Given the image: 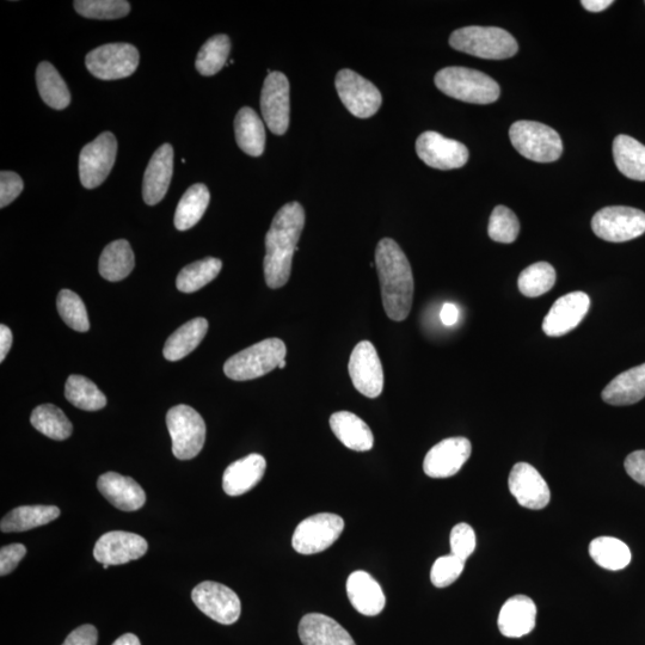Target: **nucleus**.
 <instances>
[{"mask_svg":"<svg viewBox=\"0 0 645 645\" xmlns=\"http://www.w3.org/2000/svg\"><path fill=\"white\" fill-rule=\"evenodd\" d=\"M137 47L129 43H109L86 55L85 65L92 76L102 81H115L132 76L139 66Z\"/></svg>","mask_w":645,"mask_h":645,"instance_id":"8","label":"nucleus"},{"mask_svg":"<svg viewBox=\"0 0 645 645\" xmlns=\"http://www.w3.org/2000/svg\"><path fill=\"white\" fill-rule=\"evenodd\" d=\"M471 452V442L466 438L442 440L427 453L423 470L430 478L452 477L462 470Z\"/></svg>","mask_w":645,"mask_h":645,"instance_id":"18","label":"nucleus"},{"mask_svg":"<svg viewBox=\"0 0 645 645\" xmlns=\"http://www.w3.org/2000/svg\"><path fill=\"white\" fill-rule=\"evenodd\" d=\"M98 632L94 625H82L67 636L63 645H96Z\"/></svg>","mask_w":645,"mask_h":645,"instance_id":"50","label":"nucleus"},{"mask_svg":"<svg viewBox=\"0 0 645 645\" xmlns=\"http://www.w3.org/2000/svg\"><path fill=\"white\" fill-rule=\"evenodd\" d=\"M376 267L386 315L392 321L403 322L413 306L415 290L408 257L393 239L384 238L377 245Z\"/></svg>","mask_w":645,"mask_h":645,"instance_id":"2","label":"nucleus"},{"mask_svg":"<svg viewBox=\"0 0 645 645\" xmlns=\"http://www.w3.org/2000/svg\"><path fill=\"white\" fill-rule=\"evenodd\" d=\"M210 190L205 184L198 183L190 187L178 202L175 213L177 230L187 231L199 223L210 205Z\"/></svg>","mask_w":645,"mask_h":645,"instance_id":"34","label":"nucleus"},{"mask_svg":"<svg viewBox=\"0 0 645 645\" xmlns=\"http://www.w3.org/2000/svg\"><path fill=\"white\" fill-rule=\"evenodd\" d=\"M60 509L55 506H22L4 516L0 530L4 533L26 532L58 519Z\"/></svg>","mask_w":645,"mask_h":645,"instance_id":"32","label":"nucleus"},{"mask_svg":"<svg viewBox=\"0 0 645 645\" xmlns=\"http://www.w3.org/2000/svg\"><path fill=\"white\" fill-rule=\"evenodd\" d=\"M26 555L27 548L23 544L3 546L0 550V575L6 576L12 573Z\"/></svg>","mask_w":645,"mask_h":645,"instance_id":"48","label":"nucleus"},{"mask_svg":"<svg viewBox=\"0 0 645 645\" xmlns=\"http://www.w3.org/2000/svg\"><path fill=\"white\" fill-rule=\"evenodd\" d=\"M514 149L530 161L551 163L563 153L559 134L549 126L534 121H518L509 129Z\"/></svg>","mask_w":645,"mask_h":645,"instance_id":"6","label":"nucleus"},{"mask_svg":"<svg viewBox=\"0 0 645 645\" xmlns=\"http://www.w3.org/2000/svg\"><path fill=\"white\" fill-rule=\"evenodd\" d=\"M287 349L284 341L268 339L254 344L242 352L233 355L224 365V373L236 382H247L266 376L279 368L286 358Z\"/></svg>","mask_w":645,"mask_h":645,"instance_id":"5","label":"nucleus"},{"mask_svg":"<svg viewBox=\"0 0 645 645\" xmlns=\"http://www.w3.org/2000/svg\"><path fill=\"white\" fill-rule=\"evenodd\" d=\"M435 85L445 95L473 104L494 103L501 92L499 84L485 73L457 66L436 73Z\"/></svg>","mask_w":645,"mask_h":645,"instance_id":"3","label":"nucleus"},{"mask_svg":"<svg viewBox=\"0 0 645 645\" xmlns=\"http://www.w3.org/2000/svg\"><path fill=\"white\" fill-rule=\"evenodd\" d=\"M24 183L20 175L12 171L0 174V208L9 206L23 192Z\"/></svg>","mask_w":645,"mask_h":645,"instance_id":"47","label":"nucleus"},{"mask_svg":"<svg viewBox=\"0 0 645 645\" xmlns=\"http://www.w3.org/2000/svg\"><path fill=\"white\" fill-rule=\"evenodd\" d=\"M520 232L518 217L506 206H497L490 215L489 237L497 243L511 244L516 241Z\"/></svg>","mask_w":645,"mask_h":645,"instance_id":"44","label":"nucleus"},{"mask_svg":"<svg viewBox=\"0 0 645 645\" xmlns=\"http://www.w3.org/2000/svg\"><path fill=\"white\" fill-rule=\"evenodd\" d=\"M556 270L548 262L531 264L519 276L518 286L521 294L528 298L543 296L554 288Z\"/></svg>","mask_w":645,"mask_h":645,"instance_id":"41","label":"nucleus"},{"mask_svg":"<svg viewBox=\"0 0 645 645\" xmlns=\"http://www.w3.org/2000/svg\"><path fill=\"white\" fill-rule=\"evenodd\" d=\"M508 485L521 507L539 511L549 505L551 500L549 485L538 470L530 464H515L509 475Z\"/></svg>","mask_w":645,"mask_h":645,"instance_id":"17","label":"nucleus"},{"mask_svg":"<svg viewBox=\"0 0 645 645\" xmlns=\"http://www.w3.org/2000/svg\"><path fill=\"white\" fill-rule=\"evenodd\" d=\"M113 645H141L139 638L133 634H126L116 640Z\"/></svg>","mask_w":645,"mask_h":645,"instance_id":"54","label":"nucleus"},{"mask_svg":"<svg viewBox=\"0 0 645 645\" xmlns=\"http://www.w3.org/2000/svg\"><path fill=\"white\" fill-rule=\"evenodd\" d=\"M537 606L526 595H515L502 606L499 629L508 638L524 637L536 628Z\"/></svg>","mask_w":645,"mask_h":645,"instance_id":"25","label":"nucleus"},{"mask_svg":"<svg viewBox=\"0 0 645 645\" xmlns=\"http://www.w3.org/2000/svg\"><path fill=\"white\" fill-rule=\"evenodd\" d=\"M589 555L599 567L606 570H623L631 562L629 546L617 538L600 537L589 545Z\"/></svg>","mask_w":645,"mask_h":645,"instance_id":"36","label":"nucleus"},{"mask_svg":"<svg viewBox=\"0 0 645 645\" xmlns=\"http://www.w3.org/2000/svg\"><path fill=\"white\" fill-rule=\"evenodd\" d=\"M285 367H286V361L285 360L281 361L280 365H279V368H281V370H284Z\"/></svg>","mask_w":645,"mask_h":645,"instance_id":"55","label":"nucleus"},{"mask_svg":"<svg viewBox=\"0 0 645 645\" xmlns=\"http://www.w3.org/2000/svg\"><path fill=\"white\" fill-rule=\"evenodd\" d=\"M116 153H118V140L110 132H104L85 145L79 156V178L83 187L95 189L107 180L112 171Z\"/></svg>","mask_w":645,"mask_h":645,"instance_id":"11","label":"nucleus"},{"mask_svg":"<svg viewBox=\"0 0 645 645\" xmlns=\"http://www.w3.org/2000/svg\"><path fill=\"white\" fill-rule=\"evenodd\" d=\"M73 5L79 15L92 20H118L131 11L126 0H76Z\"/></svg>","mask_w":645,"mask_h":645,"instance_id":"42","label":"nucleus"},{"mask_svg":"<svg viewBox=\"0 0 645 645\" xmlns=\"http://www.w3.org/2000/svg\"><path fill=\"white\" fill-rule=\"evenodd\" d=\"M30 422L41 434L57 441L69 439L73 432L72 423L64 411L53 404H43L35 408Z\"/></svg>","mask_w":645,"mask_h":645,"instance_id":"37","label":"nucleus"},{"mask_svg":"<svg viewBox=\"0 0 645 645\" xmlns=\"http://www.w3.org/2000/svg\"><path fill=\"white\" fill-rule=\"evenodd\" d=\"M263 119L270 131L284 135L290 126V82L284 73L274 71L264 81L261 94Z\"/></svg>","mask_w":645,"mask_h":645,"instance_id":"15","label":"nucleus"},{"mask_svg":"<svg viewBox=\"0 0 645 645\" xmlns=\"http://www.w3.org/2000/svg\"><path fill=\"white\" fill-rule=\"evenodd\" d=\"M230 52L231 40L229 36L224 34L212 36L200 49L195 63L196 70L200 75L206 77L217 75L226 65Z\"/></svg>","mask_w":645,"mask_h":645,"instance_id":"40","label":"nucleus"},{"mask_svg":"<svg viewBox=\"0 0 645 645\" xmlns=\"http://www.w3.org/2000/svg\"><path fill=\"white\" fill-rule=\"evenodd\" d=\"M299 637L304 645H356L346 629L321 613L306 614L300 620Z\"/></svg>","mask_w":645,"mask_h":645,"instance_id":"23","label":"nucleus"},{"mask_svg":"<svg viewBox=\"0 0 645 645\" xmlns=\"http://www.w3.org/2000/svg\"><path fill=\"white\" fill-rule=\"evenodd\" d=\"M167 426L172 453L177 459L190 460L198 456L206 441V423L198 411L189 405H176L168 411Z\"/></svg>","mask_w":645,"mask_h":645,"instance_id":"7","label":"nucleus"},{"mask_svg":"<svg viewBox=\"0 0 645 645\" xmlns=\"http://www.w3.org/2000/svg\"><path fill=\"white\" fill-rule=\"evenodd\" d=\"M97 488L120 511H138L146 502L144 489L133 478L116 472H107L98 478Z\"/></svg>","mask_w":645,"mask_h":645,"instance_id":"22","label":"nucleus"},{"mask_svg":"<svg viewBox=\"0 0 645 645\" xmlns=\"http://www.w3.org/2000/svg\"><path fill=\"white\" fill-rule=\"evenodd\" d=\"M223 268L219 258L207 257L204 260L189 264L177 276V290L183 293H194L210 284Z\"/></svg>","mask_w":645,"mask_h":645,"instance_id":"38","label":"nucleus"},{"mask_svg":"<svg viewBox=\"0 0 645 645\" xmlns=\"http://www.w3.org/2000/svg\"><path fill=\"white\" fill-rule=\"evenodd\" d=\"M592 229L606 242H629L644 235L645 213L632 207H605L594 215Z\"/></svg>","mask_w":645,"mask_h":645,"instance_id":"9","label":"nucleus"},{"mask_svg":"<svg viewBox=\"0 0 645 645\" xmlns=\"http://www.w3.org/2000/svg\"><path fill=\"white\" fill-rule=\"evenodd\" d=\"M465 568V561L454 555L442 556L436 559L430 571V581L438 588L451 586L459 579Z\"/></svg>","mask_w":645,"mask_h":645,"instance_id":"45","label":"nucleus"},{"mask_svg":"<svg viewBox=\"0 0 645 645\" xmlns=\"http://www.w3.org/2000/svg\"><path fill=\"white\" fill-rule=\"evenodd\" d=\"M36 84L40 96L48 107L63 110L70 106L71 94L69 88L55 67L42 61L36 70Z\"/></svg>","mask_w":645,"mask_h":645,"instance_id":"35","label":"nucleus"},{"mask_svg":"<svg viewBox=\"0 0 645 645\" xmlns=\"http://www.w3.org/2000/svg\"><path fill=\"white\" fill-rule=\"evenodd\" d=\"M330 427L344 446L356 452L372 450L374 436L370 427L359 416L340 411L330 417Z\"/></svg>","mask_w":645,"mask_h":645,"instance_id":"28","label":"nucleus"},{"mask_svg":"<svg viewBox=\"0 0 645 645\" xmlns=\"http://www.w3.org/2000/svg\"><path fill=\"white\" fill-rule=\"evenodd\" d=\"M335 86L344 107L356 118H371L382 107L383 97L377 86L352 70L337 73Z\"/></svg>","mask_w":645,"mask_h":645,"instance_id":"12","label":"nucleus"},{"mask_svg":"<svg viewBox=\"0 0 645 645\" xmlns=\"http://www.w3.org/2000/svg\"><path fill=\"white\" fill-rule=\"evenodd\" d=\"M208 322L205 318H195L183 324L165 343L163 354L169 361L186 358L205 339Z\"/></svg>","mask_w":645,"mask_h":645,"instance_id":"31","label":"nucleus"},{"mask_svg":"<svg viewBox=\"0 0 645 645\" xmlns=\"http://www.w3.org/2000/svg\"><path fill=\"white\" fill-rule=\"evenodd\" d=\"M266 468V459L256 453L249 454V456L232 463L224 472L223 489L225 493L229 496L247 494L262 481Z\"/></svg>","mask_w":645,"mask_h":645,"instance_id":"26","label":"nucleus"},{"mask_svg":"<svg viewBox=\"0 0 645 645\" xmlns=\"http://www.w3.org/2000/svg\"><path fill=\"white\" fill-rule=\"evenodd\" d=\"M174 172V149L170 144L158 147L145 171L143 196L146 205L155 206L167 195Z\"/></svg>","mask_w":645,"mask_h":645,"instance_id":"21","label":"nucleus"},{"mask_svg":"<svg viewBox=\"0 0 645 645\" xmlns=\"http://www.w3.org/2000/svg\"><path fill=\"white\" fill-rule=\"evenodd\" d=\"M147 550L149 544L139 534L114 531L97 540L94 557L98 563L121 565L145 556Z\"/></svg>","mask_w":645,"mask_h":645,"instance_id":"20","label":"nucleus"},{"mask_svg":"<svg viewBox=\"0 0 645 645\" xmlns=\"http://www.w3.org/2000/svg\"><path fill=\"white\" fill-rule=\"evenodd\" d=\"M236 140L243 152L251 157H260L266 147V131L254 109L244 107L235 120Z\"/></svg>","mask_w":645,"mask_h":645,"instance_id":"29","label":"nucleus"},{"mask_svg":"<svg viewBox=\"0 0 645 645\" xmlns=\"http://www.w3.org/2000/svg\"><path fill=\"white\" fill-rule=\"evenodd\" d=\"M109 567H110V565H108V564H103V569H108Z\"/></svg>","mask_w":645,"mask_h":645,"instance_id":"56","label":"nucleus"},{"mask_svg":"<svg viewBox=\"0 0 645 645\" xmlns=\"http://www.w3.org/2000/svg\"><path fill=\"white\" fill-rule=\"evenodd\" d=\"M305 225V211L299 202H290L276 213L266 236L264 278L269 288L278 290L290 280L294 253Z\"/></svg>","mask_w":645,"mask_h":645,"instance_id":"1","label":"nucleus"},{"mask_svg":"<svg viewBox=\"0 0 645 645\" xmlns=\"http://www.w3.org/2000/svg\"><path fill=\"white\" fill-rule=\"evenodd\" d=\"M450 543L452 555L466 562L476 549V533L470 525L462 522L453 527Z\"/></svg>","mask_w":645,"mask_h":645,"instance_id":"46","label":"nucleus"},{"mask_svg":"<svg viewBox=\"0 0 645 645\" xmlns=\"http://www.w3.org/2000/svg\"><path fill=\"white\" fill-rule=\"evenodd\" d=\"M624 465L628 475L645 487V451L632 452Z\"/></svg>","mask_w":645,"mask_h":645,"instance_id":"49","label":"nucleus"},{"mask_svg":"<svg viewBox=\"0 0 645 645\" xmlns=\"http://www.w3.org/2000/svg\"><path fill=\"white\" fill-rule=\"evenodd\" d=\"M12 340L14 337H12L9 327H6L5 324L0 325V362H3L10 352Z\"/></svg>","mask_w":645,"mask_h":645,"instance_id":"51","label":"nucleus"},{"mask_svg":"<svg viewBox=\"0 0 645 645\" xmlns=\"http://www.w3.org/2000/svg\"><path fill=\"white\" fill-rule=\"evenodd\" d=\"M614 163L630 180L645 181V146L629 135H618L613 141Z\"/></svg>","mask_w":645,"mask_h":645,"instance_id":"30","label":"nucleus"},{"mask_svg":"<svg viewBox=\"0 0 645 645\" xmlns=\"http://www.w3.org/2000/svg\"><path fill=\"white\" fill-rule=\"evenodd\" d=\"M347 594L350 604L364 616L374 617L382 613L386 598L382 587L373 576L366 571H354L348 577Z\"/></svg>","mask_w":645,"mask_h":645,"instance_id":"24","label":"nucleus"},{"mask_svg":"<svg viewBox=\"0 0 645 645\" xmlns=\"http://www.w3.org/2000/svg\"><path fill=\"white\" fill-rule=\"evenodd\" d=\"M416 152L421 161L433 169H459L469 161L468 147L432 131L420 135L416 141Z\"/></svg>","mask_w":645,"mask_h":645,"instance_id":"16","label":"nucleus"},{"mask_svg":"<svg viewBox=\"0 0 645 645\" xmlns=\"http://www.w3.org/2000/svg\"><path fill=\"white\" fill-rule=\"evenodd\" d=\"M135 266L134 253L125 239L107 245L100 257V274L103 279L118 282L127 278Z\"/></svg>","mask_w":645,"mask_h":645,"instance_id":"33","label":"nucleus"},{"mask_svg":"<svg viewBox=\"0 0 645 645\" xmlns=\"http://www.w3.org/2000/svg\"><path fill=\"white\" fill-rule=\"evenodd\" d=\"M349 376L361 395L377 398L384 389V371L376 348L370 341H362L349 359Z\"/></svg>","mask_w":645,"mask_h":645,"instance_id":"14","label":"nucleus"},{"mask_svg":"<svg viewBox=\"0 0 645 645\" xmlns=\"http://www.w3.org/2000/svg\"><path fill=\"white\" fill-rule=\"evenodd\" d=\"M192 599L196 607L214 622L231 625L241 617V600L231 588L221 583L201 582L193 589Z\"/></svg>","mask_w":645,"mask_h":645,"instance_id":"13","label":"nucleus"},{"mask_svg":"<svg viewBox=\"0 0 645 645\" xmlns=\"http://www.w3.org/2000/svg\"><path fill=\"white\" fill-rule=\"evenodd\" d=\"M58 312L63 321L73 330L86 333L90 329L88 311L78 294L63 290L57 299Z\"/></svg>","mask_w":645,"mask_h":645,"instance_id":"43","label":"nucleus"},{"mask_svg":"<svg viewBox=\"0 0 645 645\" xmlns=\"http://www.w3.org/2000/svg\"><path fill=\"white\" fill-rule=\"evenodd\" d=\"M341 516L321 513L301 521L292 538L293 549L301 555H315L330 548L341 537Z\"/></svg>","mask_w":645,"mask_h":645,"instance_id":"10","label":"nucleus"},{"mask_svg":"<svg viewBox=\"0 0 645 645\" xmlns=\"http://www.w3.org/2000/svg\"><path fill=\"white\" fill-rule=\"evenodd\" d=\"M591 309V298L583 292H571L559 298L544 318L543 330L550 337L567 335L579 327Z\"/></svg>","mask_w":645,"mask_h":645,"instance_id":"19","label":"nucleus"},{"mask_svg":"<svg viewBox=\"0 0 645 645\" xmlns=\"http://www.w3.org/2000/svg\"><path fill=\"white\" fill-rule=\"evenodd\" d=\"M440 318L441 322L447 325V327H452L459 319L458 307L452 303H446L442 306Z\"/></svg>","mask_w":645,"mask_h":645,"instance_id":"52","label":"nucleus"},{"mask_svg":"<svg viewBox=\"0 0 645 645\" xmlns=\"http://www.w3.org/2000/svg\"><path fill=\"white\" fill-rule=\"evenodd\" d=\"M583 8L591 12H601L610 8L613 4L612 0H583L581 2Z\"/></svg>","mask_w":645,"mask_h":645,"instance_id":"53","label":"nucleus"},{"mask_svg":"<svg viewBox=\"0 0 645 645\" xmlns=\"http://www.w3.org/2000/svg\"><path fill=\"white\" fill-rule=\"evenodd\" d=\"M65 397L76 408L85 411L101 410L107 405V397L95 383L82 376H71L65 385Z\"/></svg>","mask_w":645,"mask_h":645,"instance_id":"39","label":"nucleus"},{"mask_svg":"<svg viewBox=\"0 0 645 645\" xmlns=\"http://www.w3.org/2000/svg\"><path fill=\"white\" fill-rule=\"evenodd\" d=\"M601 397L616 407L642 401L645 397V364L619 374L605 387Z\"/></svg>","mask_w":645,"mask_h":645,"instance_id":"27","label":"nucleus"},{"mask_svg":"<svg viewBox=\"0 0 645 645\" xmlns=\"http://www.w3.org/2000/svg\"><path fill=\"white\" fill-rule=\"evenodd\" d=\"M450 45L456 51L488 60H505L518 53V42L505 29L465 27L453 32Z\"/></svg>","mask_w":645,"mask_h":645,"instance_id":"4","label":"nucleus"}]
</instances>
